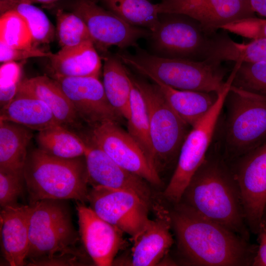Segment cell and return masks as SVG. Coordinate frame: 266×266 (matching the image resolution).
Segmentation results:
<instances>
[{"label": "cell", "instance_id": "6da1fadb", "mask_svg": "<svg viewBox=\"0 0 266 266\" xmlns=\"http://www.w3.org/2000/svg\"><path fill=\"white\" fill-rule=\"evenodd\" d=\"M170 211L178 250L188 264L252 266L258 245L179 202Z\"/></svg>", "mask_w": 266, "mask_h": 266}, {"label": "cell", "instance_id": "7a4b0ae2", "mask_svg": "<svg viewBox=\"0 0 266 266\" xmlns=\"http://www.w3.org/2000/svg\"><path fill=\"white\" fill-rule=\"evenodd\" d=\"M226 161L216 153H207L180 202L249 240L238 188Z\"/></svg>", "mask_w": 266, "mask_h": 266}, {"label": "cell", "instance_id": "3957f363", "mask_svg": "<svg viewBox=\"0 0 266 266\" xmlns=\"http://www.w3.org/2000/svg\"><path fill=\"white\" fill-rule=\"evenodd\" d=\"M134 48V54L120 50L116 55L124 64L150 79L178 90L217 94L227 85L225 69L218 61L165 58L150 53L138 45Z\"/></svg>", "mask_w": 266, "mask_h": 266}, {"label": "cell", "instance_id": "277c9868", "mask_svg": "<svg viewBox=\"0 0 266 266\" xmlns=\"http://www.w3.org/2000/svg\"><path fill=\"white\" fill-rule=\"evenodd\" d=\"M65 200L46 199L29 204V247L26 264L48 266L81 254L79 235Z\"/></svg>", "mask_w": 266, "mask_h": 266}, {"label": "cell", "instance_id": "5b68a950", "mask_svg": "<svg viewBox=\"0 0 266 266\" xmlns=\"http://www.w3.org/2000/svg\"><path fill=\"white\" fill-rule=\"evenodd\" d=\"M23 174L29 204L46 199L88 201L89 182L84 156L61 158L38 148L28 153Z\"/></svg>", "mask_w": 266, "mask_h": 266}, {"label": "cell", "instance_id": "8992f818", "mask_svg": "<svg viewBox=\"0 0 266 266\" xmlns=\"http://www.w3.org/2000/svg\"><path fill=\"white\" fill-rule=\"evenodd\" d=\"M224 104V157L233 161L266 142V97L231 85Z\"/></svg>", "mask_w": 266, "mask_h": 266}, {"label": "cell", "instance_id": "52a82bcc", "mask_svg": "<svg viewBox=\"0 0 266 266\" xmlns=\"http://www.w3.org/2000/svg\"><path fill=\"white\" fill-rule=\"evenodd\" d=\"M128 73L141 93L148 113L153 149L152 166L160 175L177 162L189 126L175 111L158 86Z\"/></svg>", "mask_w": 266, "mask_h": 266}, {"label": "cell", "instance_id": "ba28073f", "mask_svg": "<svg viewBox=\"0 0 266 266\" xmlns=\"http://www.w3.org/2000/svg\"><path fill=\"white\" fill-rule=\"evenodd\" d=\"M232 83V80H227L213 106L192 127L183 143L175 168L163 193L173 204L180 201L191 179L205 160Z\"/></svg>", "mask_w": 266, "mask_h": 266}, {"label": "cell", "instance_id": "9c48e42d", "mask_svg": "<svg viewBox=\"0 0 266 266\" xmlns=\"http://www.w3.org/2000/svg\"><path fill=\"white\" fill-rule=\"evenodd\" d=\"M159 24L149 37L154 53L169 58L202 61L209 58L212 35L185 15L159 14Z\"/></svg>", "mask_w": 266, "mask_h": 266}, {"label": "cell", "instance_id": "30bf717a", "mask_svg": "<svg viewBox=\"0 0 266 266\" xmlns=\"http://www.w3.org/2000/svg\"><path fill=\"white\" fill-rule=\"evenodd\" d=\"M63 6L81 18L88 29L94 44L102 55L112 46L120 50L138 46L142 38H149L151 32L127 23L92 0H67Z\"/></svg>", "mask_w": 266, "mask_h": 266}, {"label": "cell", "instance_id": "8fae6325", "mask_svg": "<svg viewBox=\"0 0 266 266\" xmlns=\"http://www.w3.org/2000/svg\"><path fill=\"white\" fill-rule=\"evenodd\" d=\"M88 126L85 137L82 138L86 143L98 147L119 166L147 182L161 184L160 175L150 165L137 143L118 123L105 121Z\"/></svg>", "mask_w": 266, "mask_h": 266}, {"label": "cell", "instance_id": "7c38bea8", "mask_svg": "<svg viewBox=\"0 0 266 266\" xmlns=\"http://www.w3.org/2000/svg\"><path fill=\"white\" fill-rule=\"evenodd\" d=\"M88 201L101 218L131 236L143 230L150 219L149 204L136 195L102 186H92Z\"/></svg>", "mask_w": 266, "mask_h": 266}, {"label": "cell", "instance_id": "4fadbf2b", "mask_svg": "<svg viewBox=\"0 0 266 266\" xmlns=\"http://www.w3.org/2000/svg\"><path fill=\"white\" fill-rule=\"evenodd\" d=\"M233 161L231 168L245 221L250 232L258 234L266 204V142Z\"/></svg>", "mask_w": 266, "mask_h": 266}, {"label": "cell", "instance_id": "5bb4252c", "mask_svg": "<svg viewBox=\"0 0 266 266\" xmlns=\"http://www.w3.org/2000/svg\"><path fill=\"white\" fill-rule=\"evenodd\" d=\"M157 5L159 14L188 16L210 34L229 23L256 16L246 0H161Z\"/></svg>", "mask_w": 266, "mask_h": 266}, {"label": "cell", "instance_id": "9a60e30c", "mask_svg": "<svg viewBox=\"0 0 266 266\" xmlns=\"http://www.w3.org/2000/svg\"><path fill=\"white\" fill-rule=\"evenodd\" d=\"M80 119L88 126L105 121L117 123L123 118L108 101L103 84L95 77H55Z\"/></svg>", "mask_w": 266, "mask_h": 266}, {"label": "cell", "instance_id": "2e32d148", "mask_svg": "<svg viewBox=\"0 0 266 266\" xmlns=\"http://www.w3.org/2000/svg\"><path fill=\"white\" fill-rule=\"evenodd\" d=\"M79 235L85 249L99 266H109L125 245L123 232L100 217L85 203L76 201Z\"/></svg>", "mask_w": 266, "mask_h": 266}, {"label": "cell", "instance_id": "e0dca14e", "mask_svg": "<svg viewBox=\"0 0 266 266\" xmlns=\"http://www.w3.org/2000/svg\"><path fill=\"white\" fill-rule=\"evenodd\" d=\"M84 155L89 184L133 193L151 202V192L148 182L140 176L124 169L103 151L87 143Z\"/></svg>", "mask_w": 266, "mask_h": 266}, {"label": "cell", "instance_id": "ac0fdd59", "mask_svg": "<svg viewBox=\"0 0 266 266\" xmlns=\"http://www.w3.org/2000/svg\"><path fill=\"white\" fill-rule=\"evenodd\" d=\"M157 213L143 230L132 240V265L152 266L157 265L166 255L174 240L170 211L156 207Z\"/></svg>", "mask_w": 266, "mask_h": 266}, {"label": "cell", "instance_id": "d6986e66", "mask_svg": "<svg viewBox=\"0 0 266 266\" xmlns=\"http://www.w3.org/2000/svg\"><path fill=\"white\" fill-rule=\"evenodd\" d=\"M29 213L30 205L17 204L1 208V252L11 266L26 264L29 247Z\"/></svg>", "mask_w": 266, "mask_h": 266}, {"label": "cell", "instance_id": "ffe728a7", "mask_svg": "<svg viewBox=\"0 0 266 266\" xmlns=\"http://www.w3.org/2000/svg\"><path fill=\"white\" fill-rule=\"evenodd\" d=\"M18 91L38 99L50 108L62 126L80 129L81 121L71 102L56 82L46 75L22 80Z\"/></svg>", "mask_w": 266, "mask_h": 266}, {"label": "cell", "instance_id": "44dd1931", "mask_svg": "<svg viewBox=\"0 0 266 266\" xmlns=\"http://www.w3.org/2000/svg\"><path fill=\"white\" fill-rule=\"evenodd\" d=\"M50 75L55 77H95L101 68L100 57L92 41L61 48L49 58Z\"/></svg>", "mask_w": 266, "mask_h": 266}, {"label": "cell", "instance_id": "7402d4cb", "mask_svg": "<svg viewBox=\"0 0 266 266\" xmlns=\"http://www.w3.org/2000/svg\"><path fill=\"white\" fill-rule=\"evenodd\" d=\"M0 120L15 123L38 132L60 125L44 102L19 91L8 104L0 108Z\"/></svg>", "mask_w": 266, "mask_h": 266}, {"label": "cell", "instance_id": "603a6c76", "mask_svg": "<svg viewBox=\"0 0 266 266\" xmlns=\"http://www.w3.org/2000/svg\"><path fill=\"white\" fill-rule=\"evenodd\" d=\"M104 61L103 86L111 106L123 118L131 114L130 97L132 81L125 64L115 54L102 55Z\"/></svg>", "mask_w": 266, "mask_h": 266}, {"label": "cell", "instance_id": "cb8c5ba5", "mask_svg": "<svg viewBox=\"0 0 266 266\" xmlns=\"http://www.w3.org/2000/svg\"><path fill=\"white\" fill-rule=\"evenodd\" d=\"M32 137L31 129L0 120V169L24 175L27 148Z\"/></svg>", "mask_w": 266, "mask_h": 266}, {"label": "cell", "instance_id": "d4e9b609", "mask_svg": "<svg viewBox=\"0 0 266 266\" xmlns=\"http://www.w3.org/2000/svg\"><path fill=\"white\" fill-rule=\"evenodd\" d=\"M178 115L192 128L211 109L218 97L214 93L181 90L151 79Z\"/></svg>", "mask_w": 266, "mask_h": 266}, {"label": "cell", "instance_id": "484cf974", "mask_svg": "<svg viewBox=\"0 0 266 266\" xmlns=\"http://www.w3.org/2000/svg\"><path fill=\"white\" fill-rule=\"evenodd\" d=\"M209 58L240 63L266 62V38L238 43L224 33L213 34Z\"/></svg>", "mask_w": 266, "mask_h": 266}, {"label": "cell", "instance_id": "4316f807", "mask_svg": "<svg viewBox=\"0 0 266 266\" xmlns=\"http://www.w3.org/2000/svg\"><path fill=\"white\" fill-rule=\"evenodd\" d=\"M35 139L39 149L64 159L84 156L87 147V143L80 136L61 125L39 131Z\"/></svg>", "mask_w": 266, "mask_h": 266}, {"label": "cell", "instance_id": "83f0119b", "mask_svg": "<svg viewBox=\"0 0 266 266\" xmlns=\"http://www.w3.org/2000/svg\"><path fill=\"white\" fill-rule=\"evenodd\" d=\"M111 11L134 26L154 33L159 24L157 3L149 0H100Z\"/></svg>", "mask_w": 266, "mask_h": 266}, {"label": "cell", "instance_id": "f1b7e54d", "mask_svg": "<svg viewBox=\"0 0 266 266\" xmlns=\"http://www.w3.org/2000/svg\"><path fill=\"white\" fill-rule=\"evenodd\" d=\"M132 81L130 97L131 114L130 118L127 120L128 133L140 147L150 165L153 168L152 166L153 149L147 109L141 93L132 80Z\"/></svg>", "mask_w": 266, "mask_h": 266}, {"label": "cell", "instance_id": "f546056e", "mask_svg": "<svg viewBox=\"0 0 266 266\" xmlns=\"http://www.w3.org/2000/svg\"><path fill=\"white\" fill-rule=\"evenodd\" d=\"M56 33L61 48L92 41L86 25L78 16L62 8L56 10Z\"/></svg>", "mask_w": 266, "mask_h": 266}, {"label": "cell", "instance_id": "4dcf8cb0", "mask_svg": "<svg viewBox=\"0 0 266 266\" xmlns=\"http://www.w3.org/2000/svg\"><path fill=\"white\" fill-rule=\"evenodd\" d=\"M0 42L14 48L33 46L31 32L26 20L15 10L0 14Z\"/></svg>", "mask_w": 266, "mask_h": 266}, {"label": "cell", "instance_id": "1f68e13d", "mask_svg": "<svg viewBox=\"0 0 266 266\" xmlns=\"http://www.w3.org/2000/svg\"><path fill=\"white\" fill-rule=\"evenodd\" d=\"M12 9L17 11L26 20L31 32L33 46L48 44L54 40L56 30L40 9L33 4L21 3Z\"/></svg>", "mask_w": 266, "mask_h": 266}, {"label": "cell", "instance_id": "d6a6232c", "mask_svg": "<svg viewBox=\"0 0 266 266\" xmlns=\"http://www.w3.org/2000/svg\"><path fill=\"white\" fill-rule=\"evenodd\" d=\"M232 85L266 97V62H235Z\"/></svg>", "mask_w": 266, "mask_h": 266}, {"label": "cell", "instance_id": "836d02e7", "mask_svg": "<svg viewBox=\"0 0 266 266\" xmlns=\"http://www.w3.org/2000/svg\"><path fill=\"white\" fill-rule=\"evenodd\" d=\"M21 65L16 62H8L1 65L0 68L1 108L8 104L16 95L22 81L21 80Z\"/></svg>", "mask_w": 266, "mask_h": 266}, {"label": "cell", "instance_id": "e575fe53", "mask_svg": "<svg viewBox=\"0 0 266 266\" xmlns=\"http://www.w3.org/2000/svg\"><path fill=\"white\" fill-rule=\"evenodd\" d=\"M24 175L0 169V205L1 208L17 204L23 193Z\"/></svg>", "mask_w": 266, "mask_h": 266}, {"label": "cell", "instance_id": "d590c367", "mask_svg": "<svg viewBox=\"0 0 266 266\" xmlns=\"http://www.w3.org/2000/svg\"><path fill=\"white\" fill-rule=\"evenodd\" d=\"M251 39L266 38V18L250 17L229 23L221 30Z\"/></svg>", "mask_w": 266, "mask_h": 266}, {"label": "cell", "instance_id": "8d00e7d4", "mask_svg": "<svg viewBox=\"0 0 266 266\" xmlns=\"http://www.w3.org/2000/svg\"><path fill=\"white\" fill-rule=\"evenodd\" d=\"M52 53L33 46L30 48H14L0 42V61L1 63L34 57L50 58Z\"/></svg>", "mask_w": 266, "mask_h": 266}, {"label": "cell", "instance_id": "74e56055", "mask_svg": "<svg viewBox=\"0 0 266 266\" xmlns=\"http://www.w3.org/2000/svg\"><path fill=\"white\" fill-rule=\"evenodd\" d=\"M257 234L259 245L252 266H266V227L261 226Z\"/></svg>", "mask_w": 266, "mask_h": 266}, {"label": "cell", "instance_id": "f35d334b", "mask_svg": "<svg viewBox=\"0 0 266 266\" xmlns=\"http://www.w3.org/2000/svg\"><path fill=\"white\" fill-rule=\"evenodd\" d=\"M61 0H0V12L1 14L12 9L15 5L21 3H41L52 5Z\"/></svg>", "mask_w": 266, "mask_h": 266}, {"label": "cell", "instance_id": "ab89813d", "mask_svg": "<svg viewBox=\"0 0 266 266\" xmlns=\"http://www.w3.org/2000/svg\"><path fill=\"white\" fill-rule=\"evenodd\" d=\"M252 11L266 18V0H246Z\"/></svg>", "mask_w": 266, "mask_h": 266}, {"label": "cell", "instance_id": "60d3db41", "mask_svg": "<svg viewBox=\"0 0 266 266\" xmlns=\"http://www.w3.org/2000/svg\"><path fill=\"white\" fill-rule=\"evenodd\" d=\"M261 226L266 227V204L262 215L261 227Z\"/></svg>", "mask_w": 266, "mask_h": 266}, {"label": "cell", "instance_id": "b9f144b4", "mask_svg": "<svg viewBox=\"0 0 266 266\" xmlns=\"http://www.w3.org/2000/svg\"><path fill=\"white\" fill-rule=\"evenodd\" d=\"M93 0V1H94L96 2L97 0Z\"/></svg>", "mask_w": 266, "mask_h": 266}]
</instances>
